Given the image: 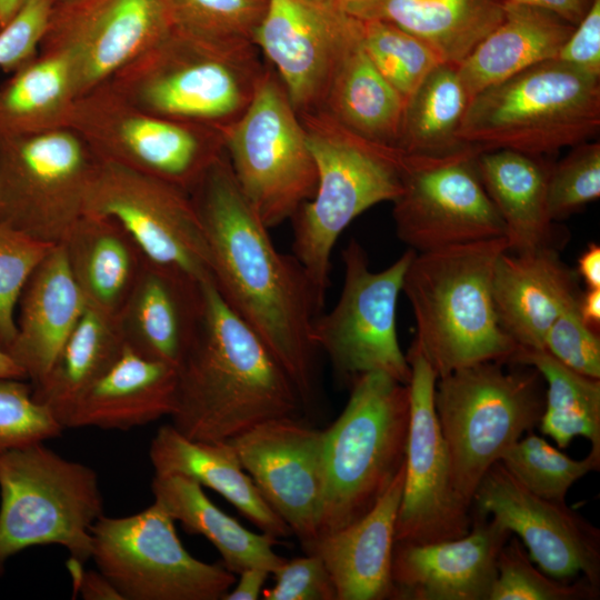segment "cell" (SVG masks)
I'll use <instances>...</instances> for the list:
<instances>
[{"label":"cell","mask_w":600,"mask_h":600,"mask_svg":"<svg viewBox=\"0 0 600 600\" xmlns=\"http://www.w3.org/2000/svg\"><path fill=\"white\" fill-rule=\"evenodd\" d=\"M210 253L212 281L269 348L304 408L317 394L312 324L324 301L300 262L281 253L239 188L226 152L189 191Z\"/></svg>","instance_id":"cell-1"},{"label":"cell","mask_w":600,"mask_h":600,"mask_svg":"<svg viewBox=\"0 0 600 600\" xmlns=\"http://www.w3.org/2000/svg\"><path fill=\"white\" fill-rule=\"evenodd\" d=\"M176 371L171 424L194 441H229L304 408L286 370L212 279L203 282L199 328Z\"/></svg>","instance_id":"cell-2"},{"label":"cell","mask_w":600,"mask_h":600,"mask_svg":"<svg viewBox=\"0 0 600 600\" xmlns=\"http://www.w3.org/2000/svg\"><path fill=\"white\" fill-rule=\"evenodd\" d=\"M504 237L414 253L402 291L416 321L411 347L438 378L484 361L509 362L519 347L500 324L493 273Z\"/></svg>","instance_id":"cell-3"},{"label":"cell","mask_w":600,"mask_h":600,"mask_svg":"<svg viewBox=\"0 0 600 600\" xmlns=\"http://www.w3.org/2000/svg\"><path fill=\"white\" fill-rule=\"evenodd\" d=\"M266 68L253 43H213L172 28L104 83L143 111L222 130L247 110Z\"/></svg>","instance_id":"cell-4"},{"label":"cell","mask_w":600,"mask_h":600,"mask_svg":"<svg viewBox=\"0 0 600 600\" xmlns=\"http://www.w3.org/2000/svg\"><path fill=\"white\" fill-rule=\"evenodd\" d=\"M599 129L600 77L551 59L473 96L457 137L479 152L543 157L588 141Z\"/></svg>","instance_id":"cell-5"},{"label":"cell","mask_w":600,"mask_h":600,"mask_svg":"<svg viewBox=\"0 0 600 600\" xmlns=\"http://www.w3.org/2000/svg\"><path fill=\"white\" fill-rule=\"evenodd\" d=\"M318 181L313 197L293 217L292 256L324 301L332 249L362 212L401 191V152L348 131L324 111L299 116Z\"/></svg>","instance_id":"cell-6"},{"label":"cell","mask_w":600,"mask_h":600,"mask_svg":"<svg viewBox=\"0 0 600 600\" xmlns=\"http://www.w3.org/2000/svg\"><path fill=\"white\" fill-rule=\"evenodd\" d=\"M409 421L408 384L383 372L351 383L343 411L323 431L318 539L363 517L383 494L404 463Z\"/></svg>","instance_id":"cell-7"},{"label":"cell","mask_w":600,"mask_h":600,"mask_svg":"<svg viewBox=\"0 0 600 600\" xmlns=\"http://www.w3.org/2000/svg\"><path fill=\"white\" fill-rule=\"evenodd\" d=\"M484 361L439 377L434 409L454 491L472 507L476 490L502 453L533 428L544 408L540 373Z\"/></svg>","instance_id":"cell-8"},{"label":"cell","mask_w":600,"mask_h":600,"mask_svg":"<svg viewBox=\"0 0 600 600\" xmlns=\"http://www.w3.org/2000/svg\"><path fill=\"white\" fill-rule=\"evenodd\" d=\"M103 514L96 471L43 442L0 452V573L14 554L59 544L91 558V528Z\"/></svg>","instance_id":"cell-9"},{"label":"cell","mask_w":600,"mask_h":600,"mask_svg":"<svg viewBox=\"0 0 600 600\" xmlns=\"http://www.w3.org/2000/svg\"><path fill=\"white\" fill-rule=\"evenodd\" d=\"M222 134L233 177L269 229L313 197L318 174L303 127L268 63L249 107Z\"/></svg>","instance_id":"cell-10"},{"label":"cell","mask_w":600,"mask_h":600,"mask_svg":"<svg viewBox=\"0 0 600 600\" xmlns=\"http://www.w3.org/2000/svg\"><path fill=\"white\" fill-rule=\"evenodd\" d=\"M98 158L70 127L0 134V223L58 246L84 212Z\"/></svg>","instance_id":"cell-11"},{"label":"cell","mask_w":600,"mask_h":600,"mask_svg":"<svg viewBox=\"0 0 600 600\" xmlns=\"http://www.w3.org/2000/svg\"><path fill=\"white\" fill-rule=\"evenodd\" d=\"M68 127L98 159L190 191L223 153L222 130L143 111L108 83L78 97Z\"/></svg>","instance_id":"cell-12"},{"label":"cell","mask_w":600,"mask_h":600,"mask_svg":"<svg viewBox=\"0 0 600 600\" xmlns=\"http://www.w3.org/2000/svg\"><path fill=\"white\" fill-rule=\"evenodd\" d=\"M91 536V559L122 600H222L237 580L223 564L192 557L154 501L134 514H102Z\"/></svg>","instance_id":"cell-13"},{"label":"cell","mask_w":600,"mask_h":600,"mask_svg":"<svg viewBox=\"0 0 600 600\" xmlns=\"http://www.w3.org/2000/svg\"><path fill=\"white\" fill-rule=\"evenodd\" d=\"M408 249L381 271H372L361 244L351 239L342 250L343 283L334 307L319 313L312 341L334 373L350 384L369 372H383L408 384L411 369L398 340L396 311L403 278L414 256Z\"/></svg>","instance_id":"cell-14"},{"label":"cell","mask_w":600,"mask_h":600,"mask_svg":"<svg viewBox=\"0 0 600 600\" xmlns=\"http://www.w3.org/2000/svg\"><path fill=\"white\" fill-rule=\"evenodd\" d=\"M478 153L471 147L438 157L401 153L392 217L409 249L428 252L504 236L476 168Z\"/></svg>","instance_id":"cell-15"},{"label":"cell","mask_w":600,"mask_h":600,"mask_svg":"<svg viewBox=\"0 0 600 600\" xmlns=\"http://www.w3.org/2000/svg\"><path fill=\"white\" fill-rule=\"evenodd\" d=\"M83 213L118 221L149 261L197 281L212 279L207 240L182 188L98 159Z\"/></svg>","instance_id":"cell-16"},{"label":"cell","mask_w":600,"mask_h":600,"mask_svg":"<svg viewBox=\"0 0 600 600\" xmlns=\"http://www.w3.org/2000/svg\"><path fill=\"white\" fill-rule=\"evenodd\" d=\"M410 421L404 482L396 527V542L426 543L460 538L472 526V507L457 494L449 457L434 409L438 376L414 348L406 354Z\"/></svg>","instance_id":"cell-17"},{"label":"cell","mask_w":600,"mask_h":600,"mask_svg":"<svg viewBox=\"0 0 600 600\" xmlns=\"http://www.w3.org/2000/svg\"><path fill=\"white\" fill-rule=\"evenodd\" d=\"M172 28L171 0L56 1L39 52L60 53L69 61L80 97Z\"/></svg>","instance_id":"cell-18"},{"label":"cell","mask_w":600,"mask_h":600,"mask_svg":"<svg viewBox=\"0 0 600 600\" xmlns=\"http://www.w3.org/2000/svg\"><path fill=\"white\" fill-rule=\"evenodd\" d=\"M472 507L517 534L548 576L563 581L580 576L600 588V530L566 502L534 494L497 461L480 481Z\"/></svg>","instance_id":"cell-19"},{"label":"cell","mask_w":600,"mask_h":600,"mask_svg":"<svg viewBox=\"0 0 600 600\" xmlns=\"http://www.w3.org/2000/svg\"><path fill=\"white\" fill-rule=\"evenodd\" d=\"M229 442L264 501L310 548L319 537L323 500V431L283 417Z\"/></svg>","instance_id":"cell-20"},{"label":"cell","mask_w":600,"mask_h":600,"mask_svg":"<svg viewBox=\"0 0 600 600\" xmlns=\"http://www.w3.org/2000/svg\"><path fill=\"white\" fill-rule=\"evenodd\" d=\"M358 22L336 4L268 0L253 43L277 73L298 116L321 110L341 47Z\"/></svg>","instance_id":"cell-21"},{"label":"cell","mask_w":600,"mask_h":600,"mask_svg":"<svg viewBox=\"0 0 600 600\" xmlns=\"http://www.w3.org/2000/svg\"><path fill=\"white\" fill-rule=\"evenodd\" d=\"M472 526L460 538L396 542L392 597L398 600H489L499 553L511 532L472 511Z\"/></svg>","instance_id":"cell-22"},{"label":"cell","mask_w":600,"mask_h":600,"mask_svg":"<svg viewBox=\"0 0 600 600\" xmlns=\"http://www.w3.org/2000/svg\"><path fill=\"white\" fill-rule=\"evenodd\" d=\"M203 282L147 260L117 318L124 344L177 368L199 328Z\"/></svg>","instance_id":"cell-23"},{"label":"cell","mask_w":600,"mask_h":600,"mask_svg":"<svg viewBox=\"0 0 600 600\" xmlns=\"http://www.w3.org/2000/svg\"><path fill=\"white\" fill-rule=\"evenodd\" d=\"M493 301L503 330L519 349L543 350L557 317L578 301L577 277L556 248L503 252L493 273Z\"/></svg>","instance_id":"cell-24"},{"label":"cell","mask_w":600,"mask_h":600,"mask_svg":"<svg viewBox=\"0 0 600 600\" xmlns=\"http://www.w3.org/2000/svg\"><path fill=\"white\" fill-rule=\"evenodd\" d=\"M403 482L404 463L363 517L321 536L306 550L323 561L337 600L391 599L392 557Z\"/></svg>","instance_id":"cell-25"},{"label":"cell","mask_w":600,"mask_h":600,"mask_svg":"<svg viewBox=\"0 0 600 600\" xmlns=\"http://www.w3.org/2000/svg\"><path fill=\"white\" fill-rule=\"evenodd\" d=\"M86 309L61 244L29 277L18 301L16 334L6 351L31 384L49 371Z\"/></svg>","instance_id":"cell-26"},{"label":"cell","mask_w":600,"mask_h":600,"mask_svg":"<svg viewBox=\"0 0 600 600\" xmlns=\"http://www.w3.org/2000/svg\"><path fill=\"white\" fill-rule=\"evenodd\" d=\"M177 371L144 358L129 347L111 368L76 401L63 428L129 430L171 416Z\"/></svg>","instance_id":"cell-27"},{"label":"cell","mask_w":600,"mask_h":600,"mask_svg":"<svg viewBox=\"0 0 600 600\" xmlns=\"http://www.w3.org/2000/svg\"><path fill=\"white\" fill-rule=\"evenodd\" d=\"M86 307L117 321L147 258L114 219L83 213L61 243Z\"/></svg>","instance_id":"cell-28"},{"label":"cell","mask_w":600,"mask_h":600,"mask_svg":"<svg viewBox=\"0 0 600 600\" xmlns=\"http://www.w3.org/2000/svg\"><path fill=\"white\" fill-rule=\"evenodd\" d=\"M149 458L156 474H181L214 490L262 532L278 539L292 534L264 501L229 441H194L164 424L151 440Z\"/></svg>","instance_id":"cell-29"},{"label":"cell","mask_w":600,"mask_h":600,"mask_svg":"<svg viewBox=\"0 0 600 600\" xmlns=\"http://www.w3.org/2000/svg\"><path fill=\"white\" fill-rule=\"evenodd\" d=\"M476 168L502 219L508 251L528 253L554 248L547 200L550 167L542 157L508 149L481 151L476 156Z\"/></svg>","instance_id":"cell-30"},{"label":"cell","mask_w":600,"mask_h":600,"mask_svg":"<svg viewBox=\"0 0 600 600\" xmlns=\"http://www.w3.org/2000/svg\"><path fill=\"white\" fill-rule=\"evenodd\" d=\"M574 28L547 10L508 2L503 20L457 66L469 98L534 64L556 59Z\"/></svg>","instance_id":"cell-31"},{"label":"cell","mask_w":600,"mask_h":600,"mask_svg":"<svg viewBox=\"0 0 600 600\" xmlns=\"http://www.w3.org/2000/svg\"><path fill=\"white\" fill-rule=\"evenodd\" d=\"M404 104L364 52L359 20L341 47L321 111L360 138L397 149Z\"/></svg>","instance_id":"cell-32"},{"label":"cell","mask_w":600,"mask_h":600,"mask_svg":"<svg viewBox=\"0 0 600 600\" xmlns=\"http://www.w3.org/2000/svg\"><path fill=\"white\" fill-rule=\"evenodd\" d=\"M151 491L154 502L187 532L209 540L221 554L223 566L234 574L252 567L272 573L286 561L274 552L278 538L246 529L220 510L194 480L176 473H154Z\"/></svg>","instance_id":"cell-33"},{"label":"cell","mask_w":600,"mask_h":600,"mask_svg":"<svg viewBox=\"0 0 600 600\" xmlns=\"http://www.w3.org/2000/svg\"><path fill=\"white\" fill-rule=\"evenodd\" d=\"M508 0H378L366 19L393 23L459 66L504 18Z\"/></svg>","instance_id":"cell-34"},{"label":"cell","mask_w":600,"mask_h":600,"mask_svg":"<svg viewBox=\"0 0 600 600\" xmlns=\"http://www.w3.org/2000/svg\"><path fill=\"white\" fill-rule=\"evenodd\" d=\"M124 347L117 321L86 307L47 374L32 386L34 399L62 426L76 401L111 368Z\"/></svg>","instance_id":"cell-35"},{"label":"cell","mask_w":600,"mask_h":600,"mask_svg":"<svg viewBox=\"0 0 600 600\" xmlns=\"http://www.w3.org/2000/svg\"><path fill=\"white\" fill-rule=\"evenodd\" d=\"M77 98L69 61L60 53L39 52L0 84V134L68 127Z\"/></svg>","instance_id":"cell-36"},{"label":"cell","mask_w":600,"mask_h":600,"mask_svg":"<svg viewBox=\"0 0 600 600\" xmlns=\"http://www.w3.org/2000/svg\"><path fill=\"white\" fill-rule=\"evenodd\" d=\"M469 101L457 66L439 63L406 100L397 150L438 157L468 147L457 134Z\"/></svg>","instance_id":"cell-37"},{"label":"cell","mask_w":600,"mask_h":600,"mask_svg":"<svg viewBox=\"0 0 600 600\" xmlns=\"http://www.w3.org/2000/svg\"><path fill=\"white\" fill-rule=\"evenodd\" d=\"M509 363L534 368L547 383L541 433L560 449L582 437L600 456V379L569 369L546 350L519 349Z\"/></svg>","instance_id":"cell-38"},{"label":"cell","mask_w":600,"mask_h":600,"mask_svg":"<svg viewBox=\"0 0 600 600\" xmlns=\"http://www.w3.org/2000/svg\"><path fill=\"white\" fill-rule=\"evenodd\" d=\"M499 461L529 491L558 502H566L570 488L600 468L599 454L572 459L532 431L511 444Z\"/></svg>","instance_id":"cell-39"},{"label":"cell","mask_w":600,"mask_h":600,"mask_svg":"<svg viewBox=\"0 0 600 600\" xmlns=\"http://www.w3.org/2000/svg\"><path fill=\"white\" fill-rule=\"evenodd\" d=\"M359 20L364 52L404 100L443 62L427 43L393 23L380 19Z\"/></svg>","instance_id":"cell-40"},{"label":"cell","mask_w":600,"mask_h":600,"mask_svg":"<svg viewBox=\"0 0 600 600\" xmlns=\"http://www.w3.org/2000/svg\"><path fill=\"white\" fill-rule=\"evenodd\" d=\"M267 6L268 0H171L173 28L213 43H253Z\"/></svg>","instance_id":"cell-41"},{"label":"cell","mask_w":600,"mask_h":600,"mask_svg":"<svg viewBox=\"0 0 600 600\" xmlns=\"http://www.w3.org/2000/svg\"><path fill=\"white\" fill-rule=\"evenodd\" d=\"M600 588L580 577L554 579L533 566L518 538H509L499 553L497 578L489 600H594Z\"/></svg>","instance_id":"cell-42"},{"label":"cell","mask_w":600,"mask_h":600,"mask_svg":"<svg viewBox=\"0 0 600 600\" xmlns=\"http://www.w3.org/2000/svg\"><path fill=\"white\" fill-rule=\"evenodd\" d=\"M600 197V143L584 141L549 169L548 209L552 220L569 217Z\"/></svg>","instance_id":"cell-43"},{"label":"cell","mask_w":600,"mask_h":600,"mask_svg":"<svg viewBox=\"0 0 600 600\" xmlns=\"http://www.w3.org/2000/svg\"><path fill=\"white\" fill-rule=\"evenodd\" d=\"M24 380L0 378V452L44 442L64 429Z\"/></svg>","instance_id":"cell-44"},{"label":"cell","mask_w":600,"mask_h":600,"mask_svg":"<svg viewBox=\"0 0 600 600\" xmlns=\"http://www.w3.org/2000/svg\"><path fill=\"white\" fill-rule=\"evenodd\" d=\"M53 247L0 223V346L3 349L16 334L21 292L33 270Z\"/></svg>","instance_id":"cell-45"},{"label":"cell","mask_w":600,"mask_h":600,"mask_svg":"<svg viewBox=\"0 0 600 600\" xmlns=\"http://www.w3.org/2000/svg\"><path fill=\"white\" fill-rule=\"evenodd\" d=\"M578 301L568 306L551 324L543 350L569 369L600 379V337L581 318Z\"/></svg>","instance_id":"cell-46"},{"label":"cell","mask_w":600,"mask_h":600,"mask_svg":"<svg viewBox=\"0 0 600 600\" xmlns=\"http://www.w3.org/2000/svg\"><path fill=\"white\" fill-rule=\"evenodd\" d=\"M56 0H29L0 30V69L13 72L40 49Z\"/></svg>","instance_id":"cell-47"},{"label":"cell","mask_w":600,"mask_h":600,"mask_svg":"<svg viewBox=\"0 0 600 600\" xmlns=\"http://www.w3.org/2000/svg\"><path fill=\"white\" fill-rule=\"evenodd\" d=\"M272 574L273 587L261 592L266 600H337L329 572L316 553L286 560Z\"/></svg>","instance_id":"cell-48"},{"label":"cell","mask_w":600,"mask_h":600,"mask_svg":"<svg viewBox=\"0 0 600 600\" xmlns=\"http://www.w3.org/2000/svg\"><path fill=\"white\" fill-rule=\"evenodd\" d=\"M556 59L600 77V0L592 1L588 12L576 26Z\"/></svg>","instance_id":"cell-49"},{"label":"cell","mask_w":600,"mask_h":600,"mask_svg":"<svg viewBox=\"0 0 600 600\" xmlns=\"http://www.w3.org/2000/svg\"><path fill=\"white\" fill-rule=\"evenodd\" d=\"M76 576V588L86 600H122L112 583L97 569L80 571Z\"/></svg>","instance_id":"cell-50"},{"label":"cell","mask_w":600,"mask_h":600,"mask_svg":"<svg viewBox=\"0 0 600 600\" xmlns=\"http://www.w3.org/2000/svg\"><path fill=\"white\" fill-rule=\"evenodd\" d=\"M593 0H508L511 3L533 6L557 14L577 26L588 12Z\"/></svg>","instance_id":"cell-51"},{"label":"cell","mask_w":600,"mask_h":600,"mask_svg":"<svg viewBox=\"0 0 600 600\" xmlns=\"http://www.w3.org/2000/svg\"><path fill=\"white\" fill-rule=\"evenodd\" d=\"M237 584L226 593L222 600H257L270 572L262 568L242 570Z\"/></svg>","instance_id":"cell-52"},{"label":"cell","mask_w":600,"mask_h":600,"mask_svg":"<svg viewBox=\"0 0 600 600\" xmlns=\"http://www.w3.org/2000/svg\"><path fill=\"white\" fill-rule=\"evenodd\" d=\"M578 274L588 288H600V247L591 243L578 259Z\"/></svg>","instance_id":"cell-53"},{"label":"cell","mask_w":600,"mask_h":600,"mask_svg":"<svg viewBox=\"0 0 600 600\" xmlns=\"http://www.w3.org/2000/svg\"><path fill=\"white\" fill-rule=\"evenodd\" d=\"M578 309L581 318L592 328L600 326V288H593L580 293Z\"/></svg>","instance_id":"cell-54"},{"label":"cell","mask_w":600,"mask_h":600,"mask_svg":"<svg viewBox=\"0 0 600 600\" xmlns=\"http://www.w3.org/2000/svg\"><path fill=\"white\" fill-rule=\"evenodd\" d=\"M378 0H336L337 6L347 14L366 19Z\"/></svg>","instance_id":"cell-55"},{"label":"cell","mask_w":600,"mask_h":600,"mask_svg":"<svg viewBox=\"0 0 600 600\" xmlns=\"http://www.w3.org/2000/svg\"><path fill=\"white\" fill-rule=\"evenodd\" d=\"M0 378L27 379L23 369L0 346Z\"/></svg>","instance_id":"cell-56"},{"label":"cell","mask_w":600,"mask_h":600,"mask_svg":"<svg viewBox=\"0 0 600 600\" xmlns=\"http://www.w3.org/2000/svg\"><path fill=\"white\" fill-rule=\"evenodd\" d=\"M29 0H0V30L6 27Z\"/></svg>","instance_id":"cell-57"},{"label":"cell","mask_w":600,"mask_h":600,"mask_svg":"<svg viewBox=\"0 0 600 600\" xmlns=\"http://www.w3.org/2000/svg\"><path fill=\"white\" fill-rule=\"evenodd\" d=\"M309 1H312V2H316V3H322V4H336V0H309Z\"/></svg>","instance_id":"cell-58"},{"label":"cell","mask_w":600,"mask_h":600,"mask_svg":"<svg viewBox=\"0 0 600 600\" xmlns=\"http://www.w3.org/2000/svg\"><path fill=\"white\" fill-rule=\"evenodd\" d=\"M57 2H68V1H72V0H56Z\"/></svg>","instance_id":"cell-59"}]
</instances>
